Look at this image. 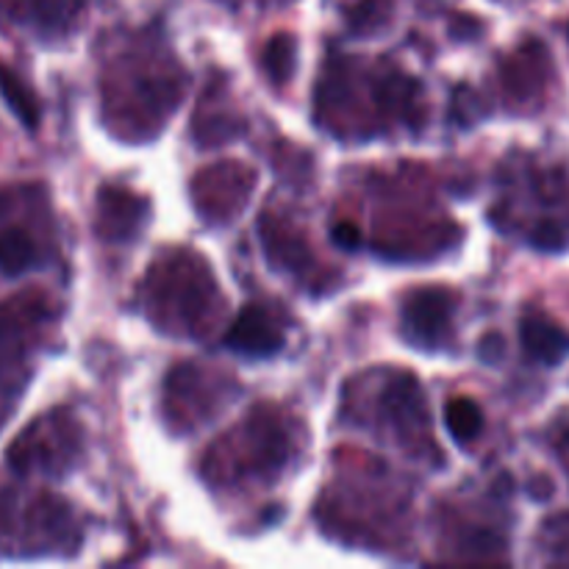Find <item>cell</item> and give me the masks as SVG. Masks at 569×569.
<instances>
[{
    "instance_id": "3",
    "label": "cell",
    "mask_w": 569,
    "mask_h": 569,
    "mask_svg": "<svg viewBox=\"0 0 569 569\" xmlns=\"http://www.w3.org/2000/svg\"><path fill=\"white\" fill-rule=\"evenodd\" d=\"M520 342L531 361L542 367H556L569 356V333L559 322L545 317L542 311H531L520 320Z\"/></svg>"
},
{
    "instance_id": "2",
    "label": "cell",
    "mask_w": 569,
    "mask_h": 569,
    "mask_svg": "<svg viewBox=\"0 0 569 569\" xmlns=\"http://www.w3.org/2000/svg\"><path fill=\"white\" fill-rule=\"evenodd\" d=\"M226 345L237 353L250 356V359H267L283 348V333L259 306H248L244 311H239L233 326L228 328Z\"/></svg>"
},
{
    "instance_id": "5",
    "label": "cell",
    "mask_w": 569,
    "mask_h": 569,
    "mask_svg": "<svg viewBox=\"0 0 569 569\" xmlns=\"http://www.w3.org/2000/svg\"><path fill=\"white\" fill-rule=\"evenodd\" d=\"M33 261H37V248L26 231L9 228V231L0 233V272L3 276H22L26 270H31Z\"/></svg>"
},
{
    "instance_id": "13",
    "label": "cell",
    "mask_w": 569,
    "mask_h": 569,
    "mask_svg": "<svg viewBox=\"0 0 569 569\" xmlns=\"http://www.w3.org/2000/svg\"><path fill=\"white\" fill-rule=\"evenodd\" d=\"M567 37H569V28H567Z\"/></svg>"
},
{
    "instance_id": "8",
    "label": "cell",
    "mask_w": 569,
    "mask_h": 569,
    "mask_svg": "<svg viewBox=\"0 0 569 569\" xmlns=\"http://www.w3.org/2000/svg\"><path fill=\"white\" fill-rule=\"evenodd\" d=\"M531 244L545 253H559L567 248V231L556 220H542L533 226L531 231Z\"/></svg>"
},
{
    "instance_id": "11",
    "label": "cell",
    "mask_w": 569,
    "mask_h": 569,
    "mask_svg": "<svg viewBox=\"0 0 569 569\" xmlns=\"http://www.w3.org/2000/svg\"><path fill=\"white\" fill-rule=\"evenodd\" d=\"M548 531L556 533V550H559L561 559L569 561V515L550 520Z\"/></svg>"
},
{
    "instance_id": "1",
    "label": "cell",
    "mask_w": 569,
    "mask_h": 569,
    "mask_svg": "<svg viewBox=\"0 0 569 569\" xmlns=\"http://www.w3.org/2000/svg\"><path fill=\"white\" fill-rule=\"evenodd\" d=\"M453 295L448 289L426 287L417 289L403 303V333L411 345L437 348L450 333L453 317Z\"/></svg>"
},
{
    "instance_id": "9",
    "label": "cell",
    "mask_w": 569,
    "mask_h": 569,
    "mask_svg": "<svg viewBox=\"0 0 569 569\" xmlns=\"http://www.w3.org/2000/svg\"><path fill=\"white\" fill-rule=\"evenodd\" d=\"M506 353V342L500 333H487V337L478 342V356H481V361H487V365H498L500 359H503Z\"/></svg>"
},
{
    "instance_id": "6",
    "label": "cell",
    "mask_w": 569,
    "mask_h": 569,
    "mask_svg": "<svg viewBox=\"0 0 569 569\" xmlns=\"http://www.w3.org/2000/svg\"><path fill=\"white\" fill-rule=\"evenodd\" d=\"M445 426L456 442H472L483 428V415L476 400L453 398L445 406Z\"/></svg>"
},
{
    "instance_id": "12",
    "label": "cell",
    "mask_w": 569,
    "mask_h": 569,
    "mask_svg": "<svg viewBox=\"0 0 569 569\" xmlns=\"http://www.w3.org/2000/svg\"><path fill=\"white\" fill-rule=\"evenodd\" d=\"M6 203H9V200L3 198V194H0V214H3V209H6Z\"/></svg>"
},
{
    "instance_id": "4",
    "label": "cell",
    "mask_w": 569,
    "mask_h": 569,
    "mask_svg": "<svg viewBox=\"0 0 569 569\" xmlns=\"http://www.w3.org/2000/svg\"><path fill=\"white\" fill-rule=\"evenodd\" d=\"M0 94H3L6 106L11 109V114H14L17 120L28 128V131H33V128L39 126L37 98H33L31 89H28L26 83H22L20 78H17L14 72L3 64V61H0Z\"/></svg>"
},
{
    "instance_id": "10",
    "label": "cell",
    "mask_w": 569,
    "mask_h": 569,
    "mask_svg": "<svg viewBox=\"0 0 569 569\" xmlns=\"http://www.w3.org/2000/svg\"><path fill=\"white\" fill-rule=\"evenodd\" d=\"M331 237L342 250H359L361 248V231L353 226V222H337L331 231Z\"/></svg>"
},
{
    "instance_id": "7",
    "label": "cell",
    "mask_w": 569,
    "mask_h": 569,
    "mask_svg": "<svg viewBox=\"0 0 569 569\" xmlns=\"http://www.w3.org/2000/svg\"><path fill=\"white\" fill-rule=\"evenodd\" d=\"M264 67L272 76V81H287L292 76L295 67V42L287 33H278L270 44L264 48Z\"/></svg>"
}]
</instances>
